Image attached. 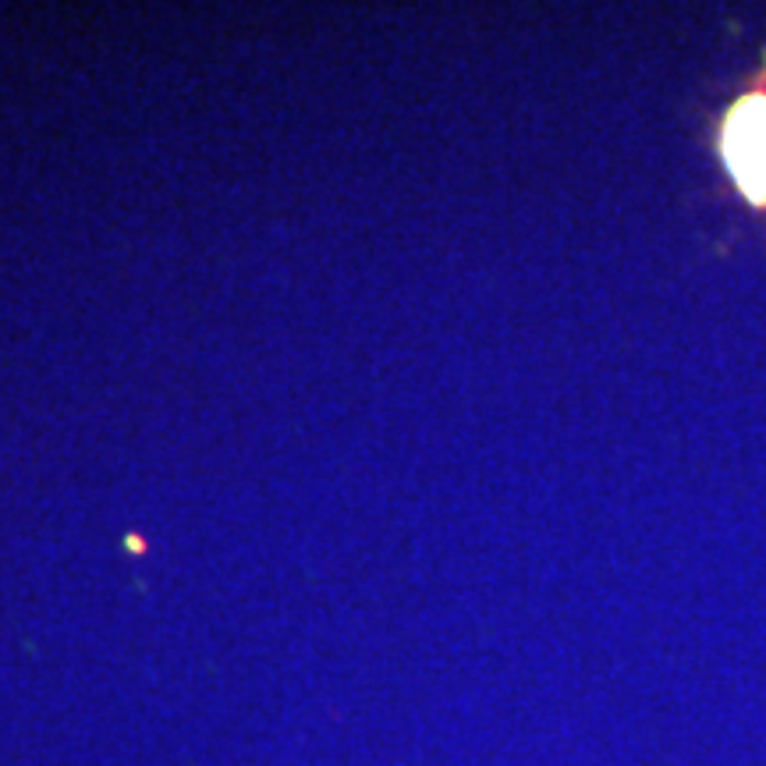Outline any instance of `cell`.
<instances>
[{
	"label": "cell",
	"instance_id": "6da1fadb",
	"mask_svg": "<svg viewBox=\"0 0 766 766\" xmlns=\"http://www.w3.org/2000/svg\"><path fill=\"white\" fill-rule=\"evenodd\" d=\"M727 170L748 199H766V96L742 100L724 128Z\"/></svg>",
	"mask_w": 766,
	"mask_h": 766
}]
</instances>
